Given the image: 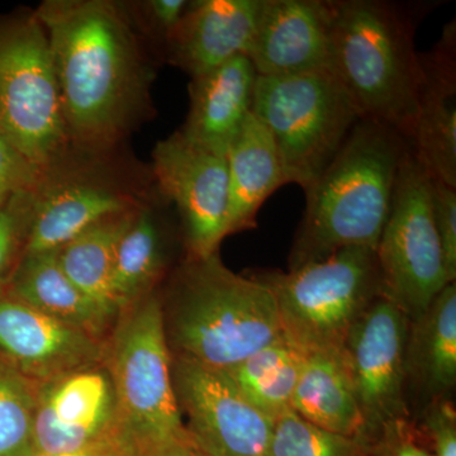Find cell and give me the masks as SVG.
Wrapping results in <instances>:
<instances>
[{
    "mask_svg": "<svg viewBox=\"0 0 456 456\" xmlns=\"http://www.w3.org/2000/svg\"><path fill=\"white\" fill-rule=\"evenodd\" d=\"M132 456H136V454H134V455H132Z\"/></svg>",
    "mask_w": 456,
    "mask_h": 456,
    "instance_id": "37",
    "label": "cell"
},
{
    "mask_svg": "<svg viewBox=\"0 0 456 456\" xmlns=\"http://www.w3.org/2000/svg\"><path fill=\"white\" fill-rule=\"evenodd\" d=\"M0 134L41 169L70 145L49 38L35 9L0 14Z\"/></svg>",
    "mask_w": 456,
    "mask_h": 456,
    "instance_id": "9",
    "label": "cell"
},
{
    "mask_svg": "<svg viewBox=\"0 0 456 456\" xmlns=\"http://www.w3.org/2000/svg\"><path fill=\"white\" fill-rule=\"evenodd\" d=\"M167 264L163 227L155 209L143 204L123 233L110 277V293L116 310L123 314L151 294Z\"/></svg>",
    "mask_w": 456,
    "mask_h": 456,
    "instance_id": "24",
    "label": "cell"
},
{
    "mask_svg": "<svg viewBox=\"0 0 456 456\" xmlns=\"http://www.w3.org/2000/svg\"><path fill=\"white\" fill-rule=\"evenodd\" d=\"M266 456H370L355 437L318 428L292 408L275 419Z\"/></svg>",
    "mask_w": 456,
    "mask_h": 456,
    "instance_id": "28",
    "label": "cell"
},
{
    "mask_svg": "<svg viewBox=\"0 0 456 456\" xmlns=\"http://www.w3.org/2000/svg\"><path fill=\"white\" fill-rule=\"evenodd\" d=\"M49 38L69 143L112 151L151 117L154 65L125 3L46 0Z\"/></svg>",
    "mask_w": 456,
    "mask_h": 456,
    "instance_id": "1",
    "label": "cell"
},
{
    "mask_svg": "<svg viewBox=\"0 0 456 456\" xmlns=\"http://www.w3.org/2000/svg\"><path fill=\"white\" fill-rule=\"evenodd\" d=\"M4 294L98 340L113 321L68 278L57 250L22 255Z\"/></svg>",
    "mask_w": 456,
    "mask_h": 456,
    "instance_id": "21",
    "label": "cell"
},
{
    "mask_svg": "<svg viewBox=\"0 0 456 456\" xmlns=\"http://www.w3.org/2000/svg\"><path fill=\"white\" fill-rule=\"evenodd\" d=\"M117 164L112 151L66 147L42 167L32 189L26 254L55 251L98 222L136 211L146 191Z\"/></svg>",
    "mask_w": 456,
    "mask_h": 456,
    "instance_id": "8",
    "label": "cell"
},
{
    "mask_svg": "<svg viewBox=\"0 0 456 456\" xmlns=\"http://www.w3.org/2000/svg\"><path fill=\"white\" fill-rule=\"evenodd\" d=\"M150 171L159 194L179 213L188 257L218 253L228 236L226 156L204 150L176 131L156 143Z\"/></svg>",
    "mask_w": 456,
    "mask_h": 456,
    "instance_id": "13",
    "label": "cell"
},
{
    "mask_svg": "<svg viewBox=\"0 0 456 456\" xmlns=\"http://www.w3.org/2000/svg\"><path fill=\"white\" fill-rule=\"evenodd\" d=\"M410 320L380 293L351 329L341 355L364 421L369 449L408 430L406 346Z\"/></svg>",
    "mask_w": 456,
    "mask_h": 456,
    "instance_id": "11",
    "label": "cell"
},
{
    "mask_svg": "<svg viewBox=\"0 0 456 456\" xmlns=\"http://www.w3.org/2000/svg\"><path fill=\"white\" fill-rule=\"evenodd\" d=\"M0 356L28 379L44 384L97 367L104 349L98 338L3 294Z\"/></svg>",
    "mask_w": 456,
    "mask_h": 456,
    "instance_id": "14",
    "label": "cell"
},
{
    "mask_svg": "<svg viewBox=\"0 0 456 456\" xmlns=\"http://www.w3.org/2000/svg\"><path fill=\"white\" fill-rule=\"evenodd\" d=\"M371 454L378 456H434L428 450L417 445L415 441L411 439L408 431L386 437L371 449Z\"/></svg>",
    "mask_w": 456,
    "mask_h": 456,
    "instance_id": "35",
    "label": "cell"
},
{
    "mask_svg": "<svg viewBox=\"0 0 456 456\" xmlns=\"http://www.w3.org/2000/svg\"><path fill=\"white\" fill-rule=\"evenodd\" d=\"M40 384L0 356V456H36L35 412Z\"/></svg>",
    "mask_w": 456,
    "mask_h": 456,
    "instance_id": "27",
    "label": "cell"
},
{
    "mask_svg": "<svg viewBox=\"0 0 456 456\" xmlns=\"http://www.w3.org/2000/svg\"><path fill=\"white\" fill-rule=\"evenodd\" d=\"M407 384L428 403L446 399L456 384V285L444 288L428 310L410 321L406 346Z\"/></svg>",
    "mask_w": 456,
    "mask_h": 456,
    "instance_id": "22",
    "label": "cell"
},
{
    "mask_svg": "<svg viewBox=\"0 0 456 456\" xmlns=\"http://www.w3.org/2000/svg\"><path fill=\"white\" fill-rule=\"evenodd\" d=\"M419 86L410 143L431 178L456 188V25L444 27L440 40L419 53Z\"/></svg>",
    "mask_w": 456,
    "mask_h": 456,
    "instance_id": "17",
    "label": "cell"
},
{
    "mask_svg": "<svg viewBox=\"0 0 456 456\" xmlns=\"http://www.w3.org/2000/svg\"><path fill=\"white\" fill-rule=\"evenodd\" d=\"M226 159L230 236L256 227L261 207L287 182L274 140L253 112L231 143Z\"/></svg>",
    "mask_w": 456,
    "mask_h": 456,
    "instance_id": "20",
    "label": "cell"
},
{
    "mask_svg": "<svg viewBox=\"0 0 456 456\" xmlns=\"http://www.w3.org/2000/svg\"><path fill=\"white\" fill-rule=\"evenodd\" d=\"M305 355L284 336L224 373L242 395L266 416L290 410Z\"/></svg>",
    "mask_w": 456,
    "mask_h": 456,
    "instance_id": "26",
    "label": "cell"
},
{
    "mask_svg": "<svg viewBox=\"0 0 456 456\" xmlns=\"http://www.w3.org/2000/svg\"><path fill=\"white\" fill-rule=\"evenodd\" d=\"M256 77L248 56L191 77L189 110L180 134L204 150L226 156L251 113Z\"/></svg>",
    "mask_w": 456,
    "mask_h": 456,
    "instance_id": "19",
    "label": "cell"
},
{
    "mask_svg": "<svg viewBox=\"0 0 456 456\" xmlns=\"http://www.w3.org/2000/svg\"><path fill=\"white\" fill-rule=\"evenodd\" d=\"M139 209L98 222L57 250L68 278L113 320L118 314L110 293L114 255Z\"/></svg>",
    "mask_w": 456,
    "mask_h": 456,
    "instance_id": "25",
    "label": "cell"
},
{
    "mask_svg": "<svg viewBox=\"0 0 456 456\" xmlns=\"http://www.w3.org/2000/svg\"><path fill=\"white\" fill-rule=\"evenodd\" d=\"M332 74L362 118L384 123L410 141L421 86L415 49L424 5L384 0H331Z\"/></svg>",
    "mask_w": 456,
    "mask_h": 456,
    "instance_id": "4",
    "label": "cell"
},
{
    "mask_svg": "<svg viewBox=\"0 0 456 456\" xmlns=\"http://www.w3.org/2000/svg\"><path fill=\"white\" fill-rule=\"evenodd\" d=\"M410 145L391 126L356 122L334 160L305 191L289 269L350 246L377 250Z\"/></svg>",
    "mask_w": 456,
    "mask_h": 456,
    "instance_id": "2",
    "label": "cell"
},
{
    "mask_svg": "<svg viewBox=\"0 0 456 456\" xmlns=\"http://www.w3.org/2000/svg\"><path fill=\"white\" fill-rule=\"evenodd\" d=\"M256 277L274 294L284 338L303 355L341 351L351 329L383 290L377 253L364 246Z\"/></svg>",
    "mask_w": 456,
    "mask_h": 456,
    "instance_id": "5",
    "label": "cell"
},
{
    "mask_svg": "<svg viewBox=\"0 0 456 456\" xmlns=\"http://www.w3.org/2000/svg\"><path fill=\"white\" fill-rule=\"evenodd\" d=\"M171 355L228 370L283 336L274 294L220 255L188 257L163 305Z\"/></svg>",
    "mask_w": 456,
    "mask_h": 456,
    "instance_id": "3",
    "label": "cell"
},
{
    "mask_svg": "<svg viewBox=\"0 0 456 456\" xmlns=\"http://www.w3.org/2000/svg\"><path fill=\"white\" fill-rule=\"evenodd\" d=\"M261 7L263 0L189 2L164 59L194 77L248 55Z\"/></svg>",
    "mask_w": 456,
    "mask_h": 456,
    "instance_id": "18",
    "label": "cell"
},
{
    "mask_svg": "<svg viewBox=\"0 0 456 456\" xmlns=\"http://www.w3.org/2000/svg\"><path fill=\"white\" fill-rule=\"evenodd\" d=\"M290 408L318 428L365 444L364 421L341 351L305 355Z\"/></svg>",
    "mask_w": 456,
    "mask_h": 456,
    "instance_id": "23",
    "label": "cell"
},
{
    "mask_svg": "<svg viewBox=\"0 0 456 456\" xmlns=\"http://www.w3.org/2000/svg\"><path fill=\"white\" fill-rule=\"evenodd\" d=\"M31 206L32 191H28L12 198L0 208V296L5 293L25 251Z\"/></svg>",
    "mask_w": 456,
    "mask_h": 456,
    "instance_id": "29",
    "label": "cell"
},
{
    "mask_svg": "<svg viewBox=\"0 0 456 456\" xmlns=\"http://www.w3.org/2000/svg\"><path fill=\"white\" fill-rule=\"evenodd\" d=\"M171 371L188 439L204 456L268 454L275 419L253 406L224 370L173 356Z\"/></svg>",
    "mask_w": 456,
    "mask_h": 456,
    "instance_id": "12",
    "label": "cell"
},
{
    "mask_svg": "<svg viewBox=\"0 0 456 456\" xmlns=\"http://www.w3.org/2000/svg\"><path fill=\"white\" fill-rule=\"evenodd\" d=\"M118 424L110 374L97 367L38 386L33 428L37 454L82 448Z\"/></svg>",
    "mask_w": 456,
    "mask_h": 456,
    "instance_id": "16",
    "label": "cell"
},
{
    "mask_svg": "<svg viewBox=\"0 0 456 456\" xmlns=\"http://www.w3.org/2000/svg\"><path fill=\"white\" fill-rule=\"evenodd\" d=\"M136 454V446L123 430L121 425H117L103 436L93 441L82 448L70 452H56V454H37L36 456H132Z\"/></svg>",
    "mask_w": 456,
    "mask_h": 456,
    "instance_id": "34",
    "label": "cell"
},
{
    "mask_svg": "<svg viewBox=\"0 0 456 456\" xmlns=\"http://www.w3.org/2000/svg\"><path fill=\"white\" fill-rule=\"evenodd\" d=\"M123 314L108 355L119 425L136 452L185 439L174 392L163 301L151 293Z\"/></svg>",
    "mask_w": 456,
    "mask_h": 456,
    "instance_id": "7",
    "label": "cell"
},
{
    "mask_svg": "<svg viewBox=\"0 0 456 456\" xmlns=\"http://www.w3.org/2000/svg\"><path fill=\"white\" fill-rule=\"evenodd\" d=\"M41 171L0 134V208L18 194L32 191Z\"/></svg>",
    "mask_w": 456,
    "mask_h": 456,
    "instance_id": "31",
    "label": "cell"
},
{
    "mask_svg": "<svg viewBox=\"0 0 456 456\" xmlns=\"http://www.w3.org/2000/svg\"><path fill=\"white\" fill-rule=\"evenodd\" d=\"M331 0H263L248 56L260 77L332 73Z\"/></svg>",
    "mask_w": 456,
    "mask_h": 456,
    "instance_id": "15",
    "label": "cell"
},
{
    "mask_svg": "<svg viewBox=\"0 0 456 456\" xmlns=\"http://www.w3.org/2000/svg\"><path fill=\"white\" fill-rule=\"evenodd\" d=\"M251 112L274 140L285 182L303 191L334 160L362 118L331 71L257 75Z\"/></svg>",
    "mask_w": 456,
    "mask_h": 456,
    "instance_id": "6",
    "label": "cell"
},
{
    "mask_svg": "<svg viewBox=\"0 0 456 456\" xmlns=\"http://www.w3.org/2000/svg\"><path fill=\"white\" fill-rule=\"evenodd\" d=\"M136 456H204L188 439L173 440L139 450Z\"/></svg>",
    "mask_w": 456,
    "mask_h": 456,
    "instance_id": "36",
    "label": "cell"
},
{
    "mask_svg": "<svg viewBox=\"0 0 456 456\" xmlns=\"http://www.w3.org/2000/svg\"><path fill=\"white\" fill-rule=\"evenodd\" d=\"M425 428L434 446L432 455L456 456V413L448 398L428 404Z\"/></svg>",
    "mask_w": 456,
    "mask_h": 456,
    "instance_id": "33",
    "label": "cell"
},
{
    "mask_svg": "<svg viewBox=\"0 0 456 456\" xmlns=\"http://www.w3.org/2000/svg\"><path fill=\"white\" fill-rule=\"evenodd\" d=\"M432 209L446 272L452 283L456 279V188L431 178Z\"/></svg>",
    "mask_w": 456,
    "mask_h": 456,
    "instance_id": "32",
    "label": "cell"
},
{
    "mask_svg": "<svg viewBox=\"0 0 456 456\" xmlns=\"http://www.w3.org/2000/svg\"><path fill=\"white\" fill-rule=\"evenodd\" d=\"M132 22L137 31L147 40L158 45L164 56L167 45L182 22L187 11V0H147V2L125 3Z\"/></svg>",
    "mask_w": 456,
    "mask_h": 456,
    "instance_id": "30",
    "label": "cell"
},
{
    "mask_svg": "<svg viewBox=\"0 0 456 456\" xmlns=\"http://www.w3.org/2000/svg\"><path fill=\"white\" fill-rule=\"evenodd\" d=\"M382 293L413 321L452 283L434 221L431 176L408 147L378 242Z\"/></svg>",
    "mask_w": 456,
    "mask_h": 456,
    "instance_id": "10",
    "label": "cell"
}]
</instances>
